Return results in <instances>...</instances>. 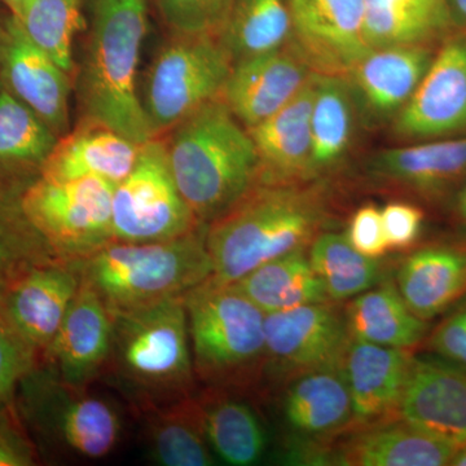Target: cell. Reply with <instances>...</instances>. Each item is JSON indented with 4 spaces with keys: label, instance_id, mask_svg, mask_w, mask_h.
Segmentation results:
<instances>
[{
    "label": "cell",
    "instance_id": "obj_28",
    "mask_svg": "<svg viewBox=\"0 0 466 466\" xmlns=\"http://www.w3.org/2000/svg\"><path fill=\"white\" fill-rule=\"evenodd\" d=\"M148 459L162 466H210L217 458L205 433L200 401L193 392L144 410Z\"/></svg>",
    "mask_w": 466,
    "mask_h": 466
},
{
    "label": "cell",
    "instance_id": "obj_30",
    "mask_svg": "<svg viewBox=\"0 0 466 466\" xmlns=\"http://www.w3.org/2000/svg\"><path fill=\"white\" fill-rule=\"evenodd\" d=\"M358 106L348 78L315 73L309 177L328 173L348 155Z\"/></svg>",
    "mask_w": 466,
    "mask_h": 466
},
{
    "label": "cell",
    "instance_id": "obj_31",
    "mask_svg": "<svg viewBox=\"0 0 466 466\" xmlns=\"http://www.w3.org/2000/svg\"><path fill=\"white\" fill-rule=\"evenodd\" d=\"M231 285L265 314L330 300L312 268L309 249L269 260Z\"/></svg>",
    "mask_w": 466,
    "mask_h": 466
},
{
    "label": "cell",
    "instance_id": "obj_45",
    "mask_svg": "<svg viewBox=\"0 0 466 466\" xmlns=\"http://www.w3.org/2000/svg\"><path fill=\"white\" fill-rule=\"evenodd\" d=\"M447 2H449L451 16L455 15L460 23L466 26V0H447Z\"/></svg>",
    "mask_w": 466,
    "mask_h": 466
},
{
    "label": "cell",
    "instance_id": "obj_23",
    "mask_svg": "<svg viewBox=\"0 0 466 466\" xmlns=\"http://www.w3.org/2000/svg\"><path fill=\"white\" fill-rule=\"evenodd\" d=\"M315 73L308 84L275 115L249 131L258 155L259 183H297L309 179L311 112Z\"/></svg>",
    "mask_w": 466,
    "mask_h": 466
},
{
    "label": "cell",
    "instance_id": "obj_10",
    "mask_svg": "<svg viewBox=\"0 0 466 466\" xmlns=\"http://www.w3.org/2000/svg\"><path fill=\"white\" fill-rule=\"evenodd\" d=\"M115 241L152 242L180 238L198 228L168 167L165 143H144L135 167L113 189Z\"/></svg>",
    "mask_w": 466,
    "mask_h": 466
},
{
    "label": "cell",
    "instance_id": "obj_17",
    "mask_svg": "<svg viewBox=\"0 0 466 466\" xmlns=\"http://www.w3.org/2000/svg\"><path fill=\"white\" fill-rule=\"evenodd\" d=\"M112 333V314L81 279L63 324L43 352L46 368L67 385L88 388L106 370Z\"/></svg>",
    "mask_w": 466,
    "mask_h": 466
},
{
    "label": "cell",
    "instance_id": "obj_15",
    "mask_svg": "<svg viewBox=\"0 0 466 466\" xmlns=\"http://www.w3.org/2000/svg\"><path fill=\"white\" fill-rule=\"evenodd\" d=\"M394 119L395 133L406 139L449 137L466 130V36L444 43Z\"/></svg>",
    "mask_w": 466,
    "mask_h": 466
},
{
    "label": "cell",
    "instance_id": "obj_3",
    "mask_svg": "<svg viewBox=\"0 0 466 466\" xmlns=\"http://www.w3.org/2000/svg\"><path fill=\"white\" fill-rule=\"evenodd\" d=\"M112 317L106 370L137 410L144 412L196 392L184 296Z\"/></svg>",
    "mask_w": 466,
    "mask_h": 466
},
{
    "label": "cell",
    "instance_id": "obj_38",
    "mask_svg": "<svg viewBox=\"0 0 466 466\" xmlns=\"http://www.w3.org/2000/svg\"><path fill=\"white\" fill-rule=\"evenodd\" d=\"M233 0H157L159 14L174 34H211L225 25Z\"/></svg>",
    "mask_w": 466,
    "mask_h": 466
},
{
    "label": "cell",
    "instance_id": "obj_2",
    "mask_svg": "<svg viewBox=\"0 0 466 466\" xmlns=\"http://www.w3.org/2000/svg\"><path fill=\"white\" fill-rule=\"evenodd\" d=\"M165 149L177 189L202 225L223 216L259 183L249 131L220 97L171 128Z\"/></svg>",
    "mask_w": 466,
    "mask_h": 466
},
{
    "label": "cell",
    "instance_id": "obj_34",
    "mask_svg": "<svg viewBox=\"0 0 466 466\" xmlns=\"http://www.w3.org/2000/svg\"><path fill=\"white\" fill-rule=\"evenodd\" d=\"M309 258L333 302L354 299L383 280L381 260L359 253L341 233H319Z\"/></svg>",
    "mask_w": 466,
    "mask_h": 466
},
{
    "label": "cell",
    "instance_id": "obj_44",
    "mask_svg": "<svg viewBox=\"0 0 466 466\" xmlns=\"http://www.w3.org/2000/svg\"><path fill=\"white\" fill-rule=\"evenodd\" d=\"M455 216L461 225L466 226V184L459 192L455 201Z\"/></svg>",
    "mask_w": 466,
    "mask_h": 466
},
{
    "label": "cell",
    "instance_id": "obj_39",
    "mask_svg": "<svg viewBox=\"0 0 466 466\" xmlns=\"http://www.w3.org/2000/svg\"><path fill=\"white\" fill-rule=\"evenodd\" d=\"M35 366V352L12 324L0 296V400H11L18 383Z\"/></svg>",
    "mask_w": 466,
    "mask_h": 466
},
{
    "label": "cell",
    "instance_id": "obj_25",
    "mask_svg": "<svg viewBox=\"0 0 466 466\" xmlns=\"http://www.w3.org/2000/svg\"><path fill=\"white\" fill-rule=\"evenodd\" d=\"M283 413L291 431L321 441L349 429L354 422V410L341 368H321L291 377Z\"/></svg>",
    "mask_w": 466,
    "mask_h": 466
},
{
    "label": "cell",
    "instance_id": "obj_18",
    "mask_svg": "<svg viewBox=\"0 0 466 466\" xmlns=\"http://www.w3.org/2000/svg\"><path fill=\"white\" fill-rule=\"evenodd\" d=\"M312 73L299 55L278 50L233 63L220 99L245 127L269 118L297 94Z\"/></svg>",
    "mask_w": 466,
    "mask_h": 466
},
{
    "label": "cell",
    "instance_id": "obj_33",
    "mask_svg": "<svg viewBox=\"0 0 466 466\" xmlns=\"http://www.w3.org/2000/svg\"><path fill=\"white\" fill-rule=\"evenodd\" d=\"M291 36L287 0H233L220 42L232 63L283 50Z\"/></svg>",
    "mask_w": 466,
    "mask_h": 466
},
{
    "label": "cell",
    "instance_id": "obj_29",
    "mask_svg": "<svg viewBox=\"0 0 466 466\" xmlns=\"http://www.w3.org/2000/svg\"><path fill=\"white\" fill-rule=\"evenodd\" d=\"M345 315L350 336L376 345L412 350L429 333L428 321L408 308L397 284L390 280L351 299Z\"/></svg>",
    "mask_w": 466,
    "mask_h": 466
},
{
    "label": "cell",
    "instance_id": "obj_21",
    "mask_svg": "<svg viewBox=\"0 0 466 466\" xmlns=\"http://www.w3.org/2000/svg\"><path fill=\"white\" fill-rule=\"evenodd\" d=\"M433 56L422 45L376 48L346 76L360 110L370 122L400 115L424 78Z\"/></svg>",
    "mask_w": 466,
    "mask_h": 466
},
{
    "label": "cell",
    "instance_id": "obj_42",
    "mask_svg": "<svg viewBox=\"0 0 466 466\" xmlns=\"http://www.w3.org/2000/svg\"><path fill=\"white\" fill-rule=\"evenodd\" d=\"M383 227L390 250L412 247L421 235L424 211L407 202H390L381 210Z\"/></svg>",
    "mask_w": 466,
    "mask_h": 466
},
{
    "label": "cell",
    "instance_id": "obj_7",
    "mask_svg": "<svg viewBox=\"0 0 466 466\" xmlns=\"http://www.w3.org/2000/svg\"><path fill=\"white\" fill-rule=\"evenodd\" d=\"M21 410L34 433L57 455L100 460L122 440V417L112 401L34 367L18 383Z\"/></svg>",
    "mask_w": 466,
    "mask_h": 466
},
{
    "label": "cell",
    "instance_id": "obj_16",
    "mask_svg": "<svg viewBox=\"0 0 466 466\" xmlns=\"http://www.w3.org/2000/svg\"><path fill=\"white\" fill-rule=\"evenodd\" d=\"M0 73L8 91L57 137L67 133L70 73L30 41L12 16L0 39Z\"/></svg>",
    "mask_w": 466,
    "mask_h": 466
},
{
    "label": "cell",
    "instance_id": "obj_13",
    "mask_svg": "<svg viewBox=\"0 0 466 466\" xmlns=\"http://www.w3.org/2000/svg\"><path fill=\"white\" fill-rule=\"evenodd\" d=\"M296 54L314 73L348 76L372 48L364 0H287Z\"/></svg>",
    "mask_w": 466,
    "mask_h": 466
},
{
    "label": "cell",
    "instance_id": "obj_27",
    "mask_svg": "<svg viewBox=\"0 0 466 466\" xmlns=\"http://www.w3.org/2000/svg\"><path fill=\"white\" fill-rule=\"evenodd\" d=\"M205 389L198 398L205 433L216 458L233 466L259 462L266 453L267 434L258 413L233 389Z\"/></svg>",
    "mask_w": 466,
    "mask_h": 466
},
{
    "label": "cell",
    "instance_id": "obj_43",
    "mask_svg": "<svg viewBox=\"0 0 466 466\" xmlns=\"http://www.w3.org/2000/svg\"><path fill=\"white\" fill-rule=\"evenodd\" d=\"M35 461V449L18 424L9 400H0V466H32Z\"/></svg>",
    "mask_w": 466,
    "mask_h": 466
},
{
    "label": "cell",
    "instance_id": "obj_36",
    "mask_svg": "<svg viewBox=\"0 0 466 466\" xmlns=\"http://www.w3.org/2000/svg\"><path fill=\"white\" fill-rule=\"evenodd\" d=\"M57 139L23 101L0 91V165L41 167Z\"/></svg>",
    "mask_w": 466,
    "mask_h": 466
},
{
    "label": "cell",
    "instance_id": "obj_35",
    "mask_svg": "<svg viewBox=\"0 0 466 466\" xmlns=\"http://www.w3.org/2000/svg\"><path fill=\"white\" fill-rule=\"evenodd\" d=\"M12 17L30 41L72 73L73 46L84 24L82 0H25Z\"/></svg>",
    "mask_w": 466,
    "mask_h": 466
},
{
    "label": "cell",
    "instance_id": "obj_32",
    "mask_svg": "<svg viewBox=\"0 0 466 466\" xmlns=\"http://www.w3.org/2000/svg\"><path fill=\"white\" fill-rule=\"evenodd\" d=\"M364 33L376 48L424 45L449 25L447 0H364Z\"/></svg>",
    "mask_w": 466,
    "mask_h": 466
},
{
    "label": "cell",
    "instance_id": "obj_4",
    "mask_svg": "<svg viewBox=\"0 0 466 466\" xmlns=\"http://www.w3.org/2000/svg\"><path fill=\"white\" fill-rule=\"evenodd\" d=\"M147 30V0H94L81 76L86 116L139 144L155 137L137 90Z\"/></svg>",
    "mask_w": 466,
    "mask_h": 466
},
{
    "label": "cell",
    "instance_id": "obj_46",
    "mask_svg": "<svg viewBox=\"0 0 466 466\" xmlns=\"http://www.w3.org/2000/svg\"><path fill=\"white\" fill-rule=\"evenodd\" d=\"M450 465L466 466V443L459 447L453 458L451 459Z\"/></svg>",
    "mask_w": 466,
    "mask_h": 466
},
{
    "label": "cell",
    "instance_id": "obj_37",
    "mask_svg": "<svg viewBox=\"0 0 466 466\" xmlns=\"http://www.w3.org/2000/svg\"><path fill=\"white\" fill-rule=\"evenodd\" d=\"M56 259L39 233L27 222L20 198L12 201L0 192V285L29 267Z\"/></svg>",
    "mask_w": 466,
    "mask_h": 466
},
{
    "label": "cell",
    "instance_id": "obj_26",
    "mask_svg": "<svg viewBox=\"0 0 466 466\" xmlns=\"http://www.w3.org/2000/svg\"><path fill=\"white\" fill-rule=\"evenodd\" d=\"M397 287L408 308L429 321L466 296V247L434 245L400 263Z\"/></svg>",
    "mask_w": 466,
    "mask_h": 466
},
{
    "label": "cell",
    "instance_id": "obj_47",
    "mask_svg": "<svg viewBox=\"0 0 466 466\" xmlns=\"http://www.w3.org/2000/svg\"><path fill=\"white\" fill-rule=\"evenodd\" d=\"M0 2H2L3 5H5V7L9 9V12H11V16H15V15L20 11L21 5H24L25 0H0Z\"/></svg>",
    "mask_w": 466,
    "mask_h": 466
},
{
    "label": "cell",
    "instance_id": "obj_48",
    "mask_svg": "<svg viewBox=\"0 0 466 466\" xmlns=\"http://www.w3.org/2000/svg\"><path fill=\"white\" fill-rule=\"evenodd\" d=\"M3 29H5V26H3ZM3 29H0V39H2Z\"/></svg>",
    "mask_w": 466,
    "mask_h": 466
},
{
    "label": "cell",
    "instance_id": "obj_19",
    "mask_svg": "<svg viewBox=\"0 0 466 466\" xmlns=\"http://www.w3.org/2000/svg\"><path fill=\"white\" fill-rule=\"evenodd\" d=\"M413 358L412 350L376 345L350 336L339 368L351 395L352 424L398 417Z\"/></svg>",
    "mask_w": 466,
    "mask_h": 466
},
{
    "label": "cell",
    "instance_id": "obj_11",
    "mask_svg": "<svg viewBox=\"0 0 466 466\" xmlns=\"http://www.w3.org/2000/svg\"><path fill=\"white\" fill-rule=\"evenodd\" d=\"M336 303L328 300L266 314L267 368L290 380L309 370L339 367L350 333L345 309Z\"/></svg>",
    "mask_w": 466,
    "mask_h": 466
},
{
    "label": "cell",
    "instance_id": "obj_22",
    "mask_svg": "<svg viewBox=\"0 0 466 466\" xmlns=\"http://www.w3.org/2000/svg\"><path fill=\"white\" fill-rule=\"evenodd\" d=\"M142 146L86 116L75 131L58 137L39 167L41 177L54 180L94 177L116 187L133 171Z\"/></svg>",
    "mask_w": 466,
    "mask_h": 466
},
{
    "label": "cell",
    "instance_id": "obj_9",
    "mask_svg": "<svg viewBox=\"0 0 466 466\" xmlns=\"http://www.w3.org/2000/svg\"><path fill=\"white\" fill-rule=\"evenodd\" d=\"M112 184L94 177L39 179L21 195L24 216L56 258L79 262L115 241Z\"/></svg>",
    "mask_w": 466,
    "mask_h": 466
},
{
    "label": "cell",
    "instance_id": "obj_12",
    "mask_svg": "<svg viewBox=\"0 0 466 466\" xmlns=\"http://www.w3.org/2000/svg\"><path fill=\"white\" fill-rule=\"evenodd\" d=\"M459 447L398 416L352 424L312 447L309 460L343 466H443L450 465Z\"/></svg>",
    "mask_w": 466,
    "mask_h": 466
},
{
    "label": "cell",
    "instance_id": "obj_24",
    "mask_svg": "<svg viewBox=\"0 0 466 466\" xmlns=\"http://www.w3.org/2000/svg\"><path fill=\"white\" fill-rule=\"evenodd\" d=\"M367 171L376 182L438 198L466 177V137L381 150Z\"/></svg>",
    "mask_w": 466,
    "mask_h": 466
},
{
    "label": "cell",
    "instance_id": "obj_6",
    "mask_svg": "<svg viewBox=\"0 0 466 466\" xmlns=\"http://www.w3.org/2000/svg\"><path fill=\"white\" fill-rule=\"evenodd\" d=\"M184 305L198 381L233 390L258 381L267 368L265 312L210 279L189 290Z\"/></svg>",
    "mask_w": 466,
    "mask_h": 466
},
{
    "label": "cell",
    "instance_id": "obj_14",
    "mask_svg": "<svg viewBox=\"0 0 466 466\" xmlns=\"http://www.w3.org/2000/svg\"><path fill=\"white\" fill-rule=\"evenodd\" d=\"M81 285L76 262L51 260L29 267L0 285L12 324L36 357L56 336Z\"/></svg>",
    "mask_w": 466,
    "mask_h": 466
},
{
    "label": "cell",
    "instance_id": "obj_1",
    "mask_svg": "<svg viewBox=\"0 0 466 466\" xmlns=\"http://www.w3.org/2000/svg\"><path fill=\"white\" fill-rule=\"evenodd\" d=\"M325 219L327 207L319 187L257 184L207 226L210 280L231 285L269 260L309 249Z\"/></svg>",
    "mask_w": 466,
    "mask_h": 466
},
{
    "label": "cell",
    "instance_id": "obj_20",
    "mask_svg": "<svg viewBox=\"0 0 466 466\" xmlns=\"http://www.w3.org/2000/svg\"><path fill=\"white\" fill-rule=\"evenodd\" d=\"M398 416L452 443H466V368L413 358Z\"/></svg>",
    "mask_w": 466,
    "mask_h": 466
},
{
    "label": "cell",
    "instance_id": "obj_8",
    "mask_svg": "<svg viewBox=\"0 0 466 466\" xmlns=\"http://www.w3.org/2000/svg\"><path fill=\"white\" fill-rule=\"evenodd\" d=\"M232 60L211 34H174L153 60L142 103L155 137L219 99Z\"/></svg>",
    "mask_w": 466,
    "mask_h": 466
},
{
    "label": "cell",
    "instance_id": "obj_40",
    "mask_svg": "<svg viewBox=\"0 0 466 466\" xmlns=\"http://www.w3.org/2000/svg\"><path fill=\"white\" fill-rule=\"evenodd\" d=\"M346 236L355 250L370 258L380 259L390 250L381 210L375 205H364L355 211Z\"/></svg>",
    "mask_w": 466,
    "mask_h": 466
},
{
    "label": "cell",
    "instance_id": "obj_5",
    "mask_svg": "<svg viewBox=\"0 0 466 466\" xmlns=\"http://www.w3.org/2000/svg\"><path fill=\"white\" fill-rule=\"evenodd\" d=\"M207 226L170 240L110 242L76 262L82 281L110 314L186 296L213 275Z\"/></svg>",
    "mask_w": 466,
    "mask_h": 466
},
{
    "label": "cell",
    "instance_id": "obj_41",
    "mask_svg": "<svg viewBox=\"0 0 466 466\" xmlns=\"http://www.w3.org/2000/svg\"><path fill=\"white\" fill-rule=\"evenodd\" d=\"M428 337L431 352L450 363L466 368V302L444 318Z\"/></svg>",
    "mask_w": 466,
    "mask_h": 466
}]
</instances>
